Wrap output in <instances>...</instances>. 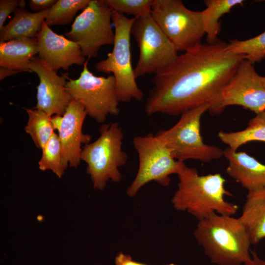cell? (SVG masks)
Instances as JSON below:
<instances>
[{
	"mask_svg": "<svg viewBox=\"0 0 265 265\" xmlns=\"http://www.w3.org/2000/svg\"><path fill=\"white\" fill-rule=\"evenodd\" d=\"M49 10L33 13L24 8H19L12 19L0 31V42L21 37L36 38Z\"/></svg>",
	"mask_w": 265,
	"mask_h": 265,
	"instance_id": "cell-19",
	"label": "cell"
},
{
	"mask_svg": "<svg viewBox=\"0 0 265 265\" xmlns=\"http://www.w3.org/2000/svg\"><path fill=\"white\" fill-rule=\"evenodd\" d=\"M239 218L251 244L256 245L265 238V189L248 191Z\"/></svg>",
	"mask_w": 265,
	"mask_h": 265,
	"instance_id": "cell-18",
	"label": "cell"
},
{
	"mask_svg": "<svg viewBox=\"0 0 265 265\" xmlns=\"http://www.w3.org/2000/svg\"><path fill=\"white\" fill-rule=\"evenodd\" d=\"M233 105L240 106L256 114L265 111V87L262 77L245 59L222 89L211 113H220L227 106Z\"/></svg>",
	"mask_w": 265,
	"mask_h": 265,
	"instance_id": "cell-12",
	"label": "cell"
},
{
	"mask_svg": "<svg viewBox=\"0 0 265 265\" xmlns=\"http://www.w3.org/2000/svg\"><path fill=\"white\" fill-rule=\"evenodd\" d=\"M218 136L233 151L241 145L251 141L265 142V123L248 124L246 129L235 132L220 131Z\"/></svg>",
	"mask_w": 265,
	"mask_h": 265,
	"instance_id": "cell-23",
	"label": "cell"
},
{
	"mask_svg": "<svg viewBox=\"0 0 265 265\" xmlns=\"http://www.w3.org/2000/svg\"><path fill=\"white\" fill-rule=\"evenodd\" d=\"M56 0H30V8L35 12H41L50 10L56 2Z\"/></svg>",
	"mask_w": 265,
	"mask_h": 265,
	"instance_id": "cell-28",
	"label": "cell"
},
{
	"mask_svg": "<svg viewBox=\"0 0 265 265\" xmlns=\"http://www.w3.org/2000/svg\"><path fill=\"white\" fill-rule=\"evenodd\" d=\"M227 43L201 44L178 55L167 68L154 75L145 105L149 115L171 116L203 105L214 108L224 87L245 55L230 51Z\"/></svg>",
	"mask_w": 265,
	"mask_h": 265,
	"instance_id": "cell-1",
	"label": "cell"
},
{
	"mask_svg": "<svg viewBox=\"0 0 265 265\" xmlns=\"http://www.w3.org/2000/svg\"><path fill=\"white\" fill-rule=\"evenodd\" d=\"M112 11L138 18L150 15L153 0H104Z\"/></svg>",
	"mask_w": 265,
	"mask_h": 265,
	"instance_id": "cell-26",
	"label": "cell"
},
{
	"mask_svg": "<svg viewBox=\"0 0 265 265\" xmlns=\"http://www.w3.org/2000/svg\"><path fill=\"white\" fill-rule=\"evenodd\" d=\"M210 106L203 105L181 114L179 121L168 130H160L157 134L164 141L176 160H199L208 162L224 156V150L205 143L201 134V119Z\"/></svg>",
	"mask_w": 265,
	"mask_h": 265,
	"instance_id": "cell-6",
	"label": "cell"
},
{
	"mask_svg": "<svg viewBox=\"0 0 265 265\" xmlns=\"http://www.w3.org/2000/svg\"><path fill=\"white\" fill-rule=\"evenodd\" d=\"M38 52L36 38L21 37L0 42V66L32 72L29 68L30 60Z\"/></svg>",
	"mask_w": 265,
	"mask_h": 265,
	"instance_id": "cell-17",
	"label": "cell"
},
{
	"mask_svg": "<svg viewBox=\"0 0 265 265\" xmlns=\"http://www.w3.org/2000/svg\"><path fill=\"white\" fill-rule=\"evenodd\" d=\"M228 161L226 173L248 191L265 189V164L244 152L224 150Z\"/></svg>",
	"mask_w": 265,
	"mask_h": 265,
	"instance_id": "cell-16",
	"label": "cell"
},
{
	"mask_svg": "<svg viewBox=\"0 0 265 265\" xmlns=\"http://www.w3.org/2000/svg\"><path fill=\"white\" fill-rule=\"evenodd\" d=\"M29 68L39 78L37 87V104L35 108L41 110L50 116H62L72 100L66 89L65 76H59L56 71L44 64L38 56L33 57Z\"/></svg>",
	"mask_w": 265,
	"mask_h": 265,
	"instance_id": "cell-13",
	"label": "cell"
},
{
	"mask_svg": "<svg viewBox=\"0 0 265 265\" xmlns=\"http://www.w3.org/2000/svg\"><path fill=\"white\" fill-rule=\"evenodd\" d=\"M89 58L86 60L80 76L69 79L66 89L72 100L80 103L87 115L97 122H104L108 115H117L119 100L114 76L94 75L88 69Z\"/></svg>",
	"mask_w": 265,
	"mask_h": 265,
	"instance_id": "cell-8",
	"label": "cell"
},
{
	"mask_svg": "<svg viewBox=\"0 0 265 265\" xmlns=\"http://www.w3.org/2000/svg\"><path fill=\"white\" fill-rule=\"evenodd\" d=\"M26 5L24 0H0V31L4 27V22L9 14L19 8H24Z\"/></svg>",
	"mask_w": 265,
	"mask_h": 265,
	"instance_id": "cell-27",
	"label": "cell"
},
{
	"mask_svg": "<svg viewBox=\"0 0 265 265\" xmlns=\"http://www.w3.org/2000/svg\"><path fill=\"white\" fill-rule=\"evenodd\" d=\"M242 0H206V6L202 11L204 27L208 44H213L219 40L217 35L220 30L219 19L231 11L236 5L242 4Z\"/></svg>",
	"mask_w": 265,
	"mask_h": 265,
	"instance_id": "cell-20",
	"label": "cell"
},
{
	"mask_svg": "<svg viewBox=\"0 0 265 265\" xmlns=\"http://www.w3.org/2000/svg\"><path fill=\"white\" fill-rule=\"evenodd\" d=\"M135 18L112 11V23L114 27V40L112 51L107 57L97 62V71L112 73L115 82L120 102L128 103L132 100L140 101L143 92L136 82L131 62V30Z\"/></svg>",
	"mask_w": 265,
	"mask_h": 265,
	"instance_id": "cell-5",
	"label": "cell"
},
{
	"mask_svg": "<svg viewBox=\"0 0 265 265\" xmlns=\"http://www.w3.org/2000/svg\"><path fill=\"white\" fill-rule=\"evenodd\" d=\"M132 142L138 154L139 166L127 190L128 195L134 197L143 186L153 181L168 186L170 175L177 174L182 161L173 158L164 141L157 134L136 136Z\"/></svg>",
	"mask_w": 265,
	"mask_h": 265,
	"instance_id": "cell-9",
	"label": "cell"
},
{
	"mask_svg": "<svg viewBox=\"0 0 265 265\" xmlns=\"http://www.w3.org/2000/svg\"><path fill=\"white\" fill-rule=\"evenodd\" d=\"M177 174L178 189L171 200L176 210L187 211L199 221L213 213L233 216L237 212L238 206L225 199L229 193L220 174L200 175L182 161Z\"/></svg>",
	"mask_w": 265,
	"mask_h": 265,
	"instance_id": "cell-2",
	"label": "cell"
},
{
	"mask_svg": "<svg viewBox=\"0 0 265 265\" xmlns=\"http://www.w3.org/2000/svg\"><path fill=\"white\" fill-rule=\"evenodd\" d=\"M99 132L97 139L83 147L80 159L87 163L93 187L102 190L110 179L120 182L119 168L126 163L128 156L122 150L123 133L117 122L103 125Z\"/></svg>",
	"mask_w": 265,
	"mask_h": 265,
	"instance_id": "cell-4",
	"label": "cell"
},
{
	"mask_svg": "<svg viewBox=\"0 0 265 265\" xmlns=\"http://www.w3.org/2000/svg\"><path fill=\"white\" fill-rule=\"evenodd\" d=\"M112 16V11L104 0H90L65 36L79 46L85 57L96 58L102 46L113 44Z\"/></svg>",
	"mask_w": 265,
	"mask_h": 265,
	"instance_id": "cell-11",
	"label": "cell"
},
{
	"mask_svg": "<svg viewBox=\"0 0 265 265\" xmlns=\"http://www.w3.org/2000/svg\"><path fill=\"white\" fill-rule=\"evenodd\" d=\"M194 235L212 264L242 265L251 258V241L239 217L212 213L199 221Z\"/></svg>",
	"mask_w": 265,
	"mask_h": 265,
	"instance_id": "cell-3",
	"label": "cell"
},
{
	"mask_svg": "<svg viewBox=\"0 0 265 265\" xmlns=\"http://www.w3.org/2000/svg\"><path fill=\"white\" fill-rule=\"evenodd\" d=\"M90 0H57L49 10L45 22L48 26L70 24L77 13L84 10Z\"/></svg>",
	"mask_w": 265,
	"mask_h": 265,
	"instance_id": "cell-22",
	"label": "cell"
},
{
	"mask_svg": "<svg viewBox=\"0 0 265 265\" xmlns=\"http://www.w3.org/2000/svg\"><path fill=\"white\" fill-rule=\"evenodd\" d=\"M177 265L174 264H168V265Z\"/></svg>",
	"mask_w": 265,
	"mask_h": 265,
	"instance_id": "cell-34",
	"label": "cell"
},
{
	"mask_svg": "<svg viewBox=\"0 0 265 265\" xmlns=\"http://www.w3.org/2000/svg\"><path fill=\"white\" fill-rule=\"evenodd\" d=\"M227 47L235 53L245 55V59L254 65L265 57V31L247 40H231Z\"/></svg>",
	"mask_w": 265,
	"mask_h": 265,
	"instance_id": "cell-25",
	"label": "cell"
},
{
	"mask_svg": "<svg viewBox=\"0 0 265 265\" xmlns=\"http://www.w3.org/2000/svg\"><path fill=\"white\" fill-rule=\"evenodd\" d=\"M131 33L139 51L138 61L134 68L136 79L147 74L159 73L177 57L178 51L151 14L135 18Z\"/></svg>",
	"mask_w": 265,
	"mask_h": 265,
	"instance_id": "cell-10",
	"label": "cell"
},
{
	"mask_svg": "<svg viewBox=\"0 0 265 265\" xmlns=\"http://www.w3.org/2000/svg\"><path fill=\"white\" fill-rule=\"evenodd\" d=\"M21 71L17 70H15L11 68H8L4 67H0V80H1L3 79L10 76L12 75L21 73Z\"/></svg>",
	"mask_w": 265,
	"mask_h": 265,
	"instance_id": "cell-31",
	"label": "cell"
},
{
	"mask_svg": "<svg viewBox=\"0 0 265 265\" xmlns=\"http://www.w3.org/2000/svg\"><path fill=\"white\" fill-rule=\"evenodd\" d=\"M151 15L178 52L202 44L205 35L202 11L188 9L181 0H153Z\"/></svg>",
	"mask_w": 265,
	"mask_h": 265,
	"instance_id": "cell-7",
	"label": "cell"
},
{
	"mask_svg": "<svg viewBox=\"0 0 265 265\" xmlns=\"http://www.w3.org/2000/svg\"><path fill=\"white\" fill-rule=\"evenodd\" d=\"M257 123H265V111L256 114L255 117L250 120L248 124Z\"/></svg>",
	"mask_w": 265,
	"mask_h": 265,
	"instance_id": "cell-32",
	"label": "cell"
},
{
	"mask_svg": "<svg viewBox=\"0 0 265 265\" xmlns=\"http://www.w3.org/2000/svg\"><path fill=\"white\" fill-rule=\"evenodd\" d=\"M42 155L38 162L42 171L52 170L58 178L63 175L66 168L63 164L62 149L58 135L54 133L42 149Z\"/></svg>",
	"mask_w": 265,
	"mask_h": 265,
	"instance_id": "cell-24",
	"label": "cell"
},
{
	"mask_svg": "<svg viewBox=\"0 0 265 265\" xmlns=\"http://www.w3.org/2000/svg\"><path fill=\"white\" fill-rule=\"evenodd\" d=\"M262 80L264 87H265V77H262Z\"/></svg>",
	"mask_w": 265,
	"mask_h": 265,
	"instance_id": "cell-33",
	"label": "cell"
},
{
	"mask_svg": "<svg viewBox=\"0 0 265 265\" xmlns=\"http://www.w3.org/2000/svg\"><path fill=\"white\" fill-rule=\"evenodd\" d=\"M87 115L84 106L72 100L68 105L58 132V137L62 149L63 163L67 168H77L80 163L82 144L89 143L91 137L82 132L84 119Z\"/></svg>",
	"mask_w": 265,
	"mask_h": 265,
	"instance_id": "cell-15",
	"label": "cell"
},
{
	"mask_svg": "<svg viewBox=\"0 0 265 265\" xmlns=\"http://www.w3.org/2000/svg\"><path fill=\"white\" fill-rule=\"evenodd\" d=\"M26 110L28 119L25 131L30 135L35 146L42 149L55 133L52 116L35 108Z\"/></svg>",
	"mask_w": 265,
	"mask_h": 265,
	"instance_id": "cell-21",
	"label": "cell"
},
{
	"mask_svg": "<svg viewBox=\"0 0 265 265\" xmlns=\"http://www.w3.org/2000/svg\"><path fill=\"white\" fill-rule=\"evenodd\" d=\"M251 258L242 265H265V260L260 258L256 252L251 251Z\"/></svg>",
	"mask_w": 265,
	"mask_h": 265,
	"instance_id": "cell-30",
	"label": "cell"
},
{
	"mask_svg": "<svg viewBox=\"0 0 265 265\" xmlns=\"http://www.w3.org/2000/svg\"><path fill=\"white\" fill-rule=\"evenodd\" d=\"M116 265H145V264L134 261L131 256L119 253L115 259Z\"/></svg>",
	"mask_w": 265,
	"mask_h": 265,
	"instance_id": "cell-29",
	"label": "cell"
},
{
	"mask_svg": "<svg viewBox=\"0 0 265 265\" xmlns=\"http://www.w3.org/2000/svg\"><path fill=\"white\" fill-rule=\"evenodd\" d=\"M36 38L38 57L52 70H68L74 64L81 66L86 61L85 56L77 43L55 33L45 21Z\"/></svg>",
	"mask_w": 265,
	"mask_h": 265,
	"instance_id": "cell-14",
	"label": "cell"
}]
</instances>
